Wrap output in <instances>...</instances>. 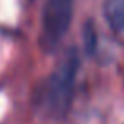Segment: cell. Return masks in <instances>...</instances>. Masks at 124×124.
I'll return each instance as SVG.
<instances>
[{
  "instance_id": "1",
  "label": "cell",
  "mask_w": 124,
  "mask_h": 124,
  "mask_svg": "<svg viewBox=\"0 0 124 124\" xmlns=\"http://www.w3.org/2000/svg\"><path fill=\"white\" fill-rule=\"evenodd\" d=\"M80 69V54L77 48H70L64 54L56 70L48 78L41 91L43 110L53 118H64L72 105L75 80Z\"/></svg>"
},
{
  "instance_id": "2",
  "label": "cell",
  "mask_w": 124,
  "mask_h": 124,
  "mask_svg": "<svg viewBox=\"0 0 124 124\" xmlns=\"http://www.w3.org/2000/svg\"><path fill=\"white\" fill-rule=\"evenodd\" d=\"M75 0H46L41 13L40 46L46 53L54 51L69 32Z\"/></svg>"
},
{
  "instance_id": "3",
  "label": "cell",
  "mask_w": 124,
  "mask_h": 124,
  "mask_svg": "<svg viewBox=\"0 0 124 124\" xmlns=\"http://www.w3.org/2000/svg\"><path fill=\"white\" fill-rule=\"evenodd\" d=\"M103 15L115 30L124 32V0H105Z\"/></svg>"
},
{
  "instance_id": "4",
  "label": "cell",
  "mask_w": 124,
  "mask_h": 124,
  "mask_svg": "<svg viewBox=\"0 0 124 124\" xmlns=\"http://www.w3.org/2000/svg\"><path fill=\"white\" fill-rule=\"evenodd\" d=\"M83 41H84V49L89 56L94 54L95 46H97V33H95L94 24L88 21L83 27Z\"/></svg>"
}]
</instances>
